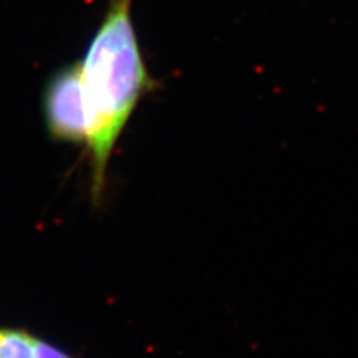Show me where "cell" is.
I'll use <instances>...</instances> for the list:
<instances>
[{"instance_id": "cell-1", "label": "cell", "mask_w": 358, "mask_h": 358, "mask_svg": "<svg viewBox=\"0 0 358 358\" xmlns=\"http://www.w3.org/2000/svg\"><path fill=\"white\" fill-rule=\"evenodd\" d=\"M131 3L133 0H109L79 61L90 124L84 149L94 205H100L105 196L109 161L128 119L140 100L155 88L137 41Z\"/></svg>"}, {"instance_id": "cell-2", "label": "cell", "mask_w": 358, "mask_h": 358, "mask_svg": "<svg viewBox=\"0 0 358 358\" xmlns=\"http://www.w3.org/2000/svg\"><path fill=\"white\" fill-rule=\"evenodd\" d=\"M42 114L51 139L85 148L90 124L79 61L63 66L48 78L42 93Z\"/></svg>"}, {"instance_id": "cell-3", "label": "cell", "mask_w": 358, "mask_h": 358, "mask_svg": "<svg viewBox=\"0 0 358 358\" xmlns=\"http://www.w3.org/2000/svg\"><path fill=\"white\" fill-rule=\"evenodd\" d=\"M42 337L18 327H0V358H39Z\"/></svg>"}]
</instances>
